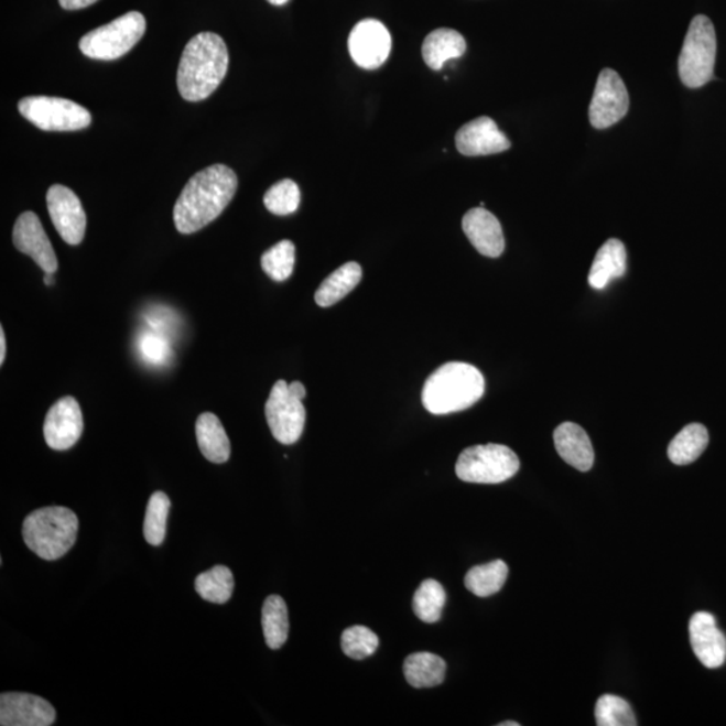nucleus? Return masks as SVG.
Returning <instances> with one entry per match:
<instances>
[{
    "label": "nucleus",
    "instance_id": "1",
    "mask_svg": "<svg viewBox=\"0 0 726 726\" xmlns=\"http://www.w3.org/2000/svg\"><path fill=\"white\" fill-rule=\"evenodd\" d=\"M239 186L234 170L224 164L206 167L186 183L174 206V224L192 235L215 221L227 209Z\"/></svg>",
    "mask_w": 726,
    "mask_h": 726
},
{
    "label": "nucleus",
    "instance_id": "2",
    "mask_svg": "<svg viewBox=\"0 0 726 726\" xmlns=\"http://www.w3.org/2000/svg\"><path fill=\"white\" fill-rule=\"evenodd\" d=\"M229 53L221 36L199 33L182 53L176 85L183 99L203 101L221 85L227 76Z\"/></svg>",
    "mask_w": 726,
    "mask_h": 726
},
{
    "label": "nucleus",
    "instance_id": "3",
    "mask_svg": "<svg viewBox=\"0 0 726 726\" xmlns=\"http://www.w3.org/2000/svg\"><path fill=\"white\" fill-rule=\"evenodd\" d=\"M485 378L475 366L444 364L425 381L421 400L432 414L466 411L484 398Z\"/></svg>",
    "mask_w": 726,
    "mask_h": 726
},
{
    "label": "nucleus",
    "instance_id": "4",
    "mask_svg": "<svg viewBox=\"0 0 726 726\" xmlns=\"http://www.w3.org/2000/svg\"><path fill=\"white\" fill-rule=\"evenodd\" d=\"M78 518L63 506H48L32 512L23 522V541L36 556L54 561L76 544Z\"/></svg>",
    "mask_w": 726,
    "mask_h": 726
},
{
    "label": "nucleus",
    "instance_id": "5",
    "mask_svg": "<svg viewBox=\"0 0 726 726\" xmlns=\"http://www.w3.org/2000/svg\"><path fill=\"white\" fill-rule=\"evenodd\" d=\"M716 53V30L712 21L705 15L694 17L679 61L680 77L687 88H701L712 80Z\"/></svg>",
    "mask_w": 726,
    "mask_h": 726
},
{
    "label": "nucleus",
    "instance_id": "6",
    "mask_svg": "<svg viewBox=\"0 0 726 726\" xmlns=\"http://www.w3.org/2000/svg\"><path fill=\"white\" fill-rule=\"evenodd\" d=\"M520 469L514 451L502 444L474 445L456 462L457 478L468 484L497 485L509 480Z\"/></svg>",
    "mask_w": 726,
    "mask_h": 726
},
{
    "label": "nucleus",
    "instance_id": "7",
    "mask_svg": "<svg viewBox=\"0 0 726 726\" xmlns=\"http://www.w3.org/2000/svg\"><path fill=\"white\" fill-rule=\"evenodd\" d=\"M145 24V18L140 12H127L118 20L85 34L80 41L82 52L91 59L112 61L123 57L143 39Z\"/></svg>",
    "mask_w": 726,
    "mask_h": 726
},
{
    "label": "nucleus",
    "instance_id": "8",
    "mask_svg": "<svg viewBox=\"0 0 726 726\" xmlns=\"http://www.w3.org/2000/svg\"><path fill=\"white\" fill-rule=\"evenodd\" d=\"M18 109L24 119L42 131H80L91 123L87 108L63 97H24Z\"/></svg>",
    "mask_w": 726,
    "mask_h": 726
},
{
    "label": "nucleus",
    "instance_id": "9",
    "mask_svg": "<svg viewBox=\"0 0 726 726\" xmlns=\"http://www.w3.org/2000/svg\"><path fill=\"white\" fill-rule=\"evenodd\" d=\"M267 423L279 443L290 445L301 438L306 425V408L303 399L292 392L283 380L274 383L266 404Z\"/></svg>",
    "mask_w": 726,
    "mask_h": 726
},
{
    "label": "nucleus",
    "instance_id": "10",
    "mask_svg": "<svg viewBox=\"0 0 726 726\" xmlns=\"http://www.w3.org/2000/svg\"><path fill=\"white\" fill-rule=\"evenodd\" d=\"M630 108V97L621 77L613 69L600 72L589 106V121L597 130L618 123Z\"/></svg>",
    "mask_w": 726,
    "mask_h": 726
},
{
    "label": "nucleus",
    "instance_id": "11",
    "mask_svg": "<svg viewBox=\"0 0 726 726\" xmlns=\"http://www.w3.org/2000/svg\"><path fill=\"white\" fill-rule=\"evenodd\" d=\"M46 201L48 216L58 235L69 246H78L84 240L87 229V215L80 198L68 187L53 185L47 191Z\"/></svg>",
    "mask_w": 726,
    "mask_h": 726
},
{
    "label": "nucleus",
    "instance_id": "12",
    "mask_svg": "<svg viewBox=\"0 0 726 726\" xmlns=\"http://www.w3.org/2000/svg\"><path fill=\"white\" fill-rule=\"evenodd\" d=\"M392 51V36L386 24L377 20L358 22L349 36V52L359 68L373 71L387 63Z\"/></svg>",
    "mask_w": 726,
    "mask_h": 726
},
{
    "label": "nucleus",
    "instance_id": "13",
    "mask_svg": "<svg viewBox=\"0 0 726 726\" xmlns=\"http://www.w3.org/2000/svg\"><path fill=\"white\" fill-rule=\"evenodd\" d=\"M83 431L82 408L72 395H66L48 409L44 424V436L46 444L52 449L66 451L72 448L80 441Z\"/></svg>",
    "mask_w": 726,
    "mask_h": 726
},
{
    "label": "nucleus",
    "instance_id": "14",
    "mask_svg": "<svg viewBox=\"0 0 726 726\" xmlns=\"http://www.w3.org/2000/svg\"><path fill=\"white\" fill-rule=\"evenodd\" d=\"M12 241L20 252L30 256L45 273H54L58 270L56 252L35 213L24 212L18 217L12 231Z\"/></svg>",
    "mask_w": 726,
    "mask_h": 726
},
{
    "label": "nucleus",
    "instance_id": "15",
    "mask_svg": "<svg viewBox=\"0 0 726 726\" xmlns=\"http://www.w3.org/2000/svg\"><path fill=\"white\" fill-rule=\"evenodd\" d=\"M56 719V709L48 701L28 693L0 695V725L48 726Z\"/></svg>",
    "mask_w": 726,
    "mask_h": 726
},
{
    "label": "nucleus",
    "instance_id": "16",
    "mask_svg": "<svg viewBox=\"0 0 726 726\" xmlns=\"http://www.w3.org/2000/svg\"><path fill=\"white\" fill-rule=\"evenodd\" d=\"M456 149L466 156L499 154L511 148L510 140L487 116L469 121L456 133Z\"/></svg>",
    "mask_w": 726,
    "mask_h": 726
},
{
    "label": "nucleus",
    "instance_id": "17",
    "mask_svg": "<svg viewBox=\"0 0 726 726\" xmlns=\"http://www.w3.org/2000/svg\"><path fill=\"white\" fill-rule=\"evenodd\" d=\"M691 643L695 657L705 668H722L726 661V638L718 630L715 616L709 613H697L693 615L691 625Z\"/></svg>",
    "mask_w": 726,
    "mask_h": 726
},
{
    "label": "nucleus",
    "instance_id": "18",
    "mask_svg": "<svg viewBox=\"0 0 726 726\" xmlns=\"http://www.w3.org/2000/svg\"><path fill=\"white\" fill-rule=\"evenodd\" d=\"M463 230L475 249L486 258H499L505 250V237L498 218L485 207H475L463 217Z\"/></svg>",
    "mask_w": 726,
    "mask_h": 726
},
{
    "label": "nucleus",
    "instance_id": "19",
    "mask_svg": "<svg viewBox=\"0 0 726 726\" xmlns=\"http://www.w3.org/2000/svg\"><path fill=\"white\" fill-rule=\"evenodd\" d=\"M554 445L567 465L587 473L594 466L595 453L590 438L582 426L564 423L554 431Z\"/></svg>",
    "mask_w": 726,
    "mask_h": 726
},
{
    "label": "nucleus",
    "instance_id": "20",
    "mask_svg": "<svg viewBox=\"0 0 726 726\" xmlns=\"http://www.w3.org/2000/svg\"><path fill=\"white\" fill-rule=\"evenodd\" d=\"M627 270L625 243L618 239L608 240L597 250L589 272V284L595 290L606 289L609 282L624 277Z\"/></svg>",
    "mask_w": 726,
    "mask_h": 726
},
{
    "label": "nucleus",
    "instance_id": "21",
    "mask_svg": "<svg viewBox=\"0 0 726 726\" xmlns=\"http://www.w3.org/2000/svg\"><path fill=\"white\" fill-rule=\"evenodd\" d=\"M467 44L463 35L453 29H437L426 35L423 44V58L432 71H441L447 61L460 58Z\"/></svg>",
    "mask_w": 726,
    "mask_h": 726
},
{
    "label": "nucleus",
    "instance_id": "22",
    "mask_svg": "<svg viewBox=\"0 0 726 726\" xmlns=\"http://www.w3.org/2000/svg\"><path fill=\"white\" fill-rule=\"evenodd\" d=\"M201 453L207 460L221 465L230 457V442L221 421L213 413H203L195 424Z\"/></svg>",
    "mask_w": 726,
    "mask_h": 726
},
{
    "label": "nucleus",
    "instance_id": "23",
    "mask_svg": "<svg viewBox=\"0 0 726 726\" xmlns=\"http://www.w3.org/2000/svg\"><path fill=\"white\" fill-rule=\"evenodd\" d=\"M362 268L356 261L346 262L329 274L316 291L315 302L321 307H332L356 289L361 282Z\"/></svg>",
    "mask_w": 726,
    "mask_h": 726
},
{
    "label": "nucleus",
    "instance_id": "24",
    "mask_svg": "<svg viewBox=\"0 0 726 726\" xmlns=\"http://www.w3.org/2000/svg\"><path fill=\"white\" fill-rule=\"evenodd\" d=\"M447 664L444 659L431 652H416L404 662V675L409 685L416 689L435 687L445 679Z\"/></svg>",
    "mask_w": 726,
    "mask_h": 726
},
{
    "label": "nucleus",
    "instance_id": "25",
    "mask_svg": "<svg viewBox=\"0 0 726 726\" xmlns=\"http://www.w3.org/2000/svg\"><path fill=\"white\" fill-rule=\"evenodd\" d=\"M709 444V433L703 424H689L683 429L668 449L669 459L676 466H686L698 459Z\"/></svg>",
    "mask_w": 726,
    "mask_h": 726
},
{
    "label": "nucleus",
    "instance_id": "26",
    "mask_svg": "<svg viewBox=\"0 0 726 726\" xmlns=\"http://www.w3.org/2000/svg\"><path fill=\"white\" fill-rule=\"evenodd\" d=\"M262 632L267 646L272 650H279L289 639L290 620L289 608L283 597L272 595L267 597L261 614Z\"/></svg>",
    "mask_w": 726,
    "mask_h": 726
},
{
    "label": "nucleus",
    "instance_id": "27",
    "mask_svg": "<svg viewBox=\"0 0 726 726\" xmlns=\"http://www.w3.org/2000/svg\"><path fill=\"white\" fill-rule=\"evenodd\" d=\"M508 575L509 567L502 560L474 566L467 572L466 588L479 597L496 595L497 592L503 588Z\"/></svg>",
    "mask_w": 726,
    "mask_h": 726
},
{
    "label": "nucleus",
    "instance_id": "28",
    "mask_svg": "<svg viewBox=\"0 0 726 726\" xmlns=\"http://www.w3.org/2000/svg\"><path fill=\"white\" fill-rule=\"evenodd\" d=\"M235 589L234 573L229 567L217 565L201 573L195 578V590L204 600L215 604H225L230 600Z\"/></svg>",
    "mask_w": 726,
    "mask_h": 726
},
{
    "label": "nucleus",
    "instance_id": "29",
    "mask_svg": "<svg viewBox=\"0 0 726 726\" xmlns=\"http://www.w3.org/2000/svg\"><path fill=\"white\" fill-rule=\"evenodd\" d=\"M447 603V594L436 579H424L413 596V611L425 624H436L441 620Z\"/></svg>",
    "mask_w": 726,
    "mask_h": 726
},
{
    "label": "nucleus",
    "instance_id": "30",
    "mask_svg": "<svg viewBox=\"0 0 726 726\" xmlns=\"http://www.w3.org/2000/svg\"><path fill=\"white\" fill-rule=\"evenodd\" d=\"M170 506L169 497L162 491L152 494L149 500L143 533L145 541L152 546L163 544L164 537H166Z\"/></svg>",
    "mask_w": 726,
    "mask_h": 726
},
{
    "label": "nucleus",
    "instance_id": "31",
    "mask_svg": "<svg viewBox=\"0 0 726 726\" xmlns=\"http://www.w3.org/2000/svg\"><path fill=\"white\" fill-rule=\"evenodd\" d=\"M295 259L296 249L294 242L283 240L268 249L261 256V267L274 282H284L294 272Z\"/></svg>",
    "mask_w": 726,
    "mask_h": 726
},
{
    "label": "nucleus",
    "instance_id": "32",
    "mask_svg": "<svg viewBox=\"0 0 726 726\" xmlns=\"http://www.w3.org/2000/svg\"><path fill=\"white\" fill-rule=\"evenodd\" d=\"M596 724L599 726H637V718L626 700L613 694L602 695L597 701Z\"/></svg>",
    "mask_w": 726,
    "mask_h": 726
},
{
    "label": "nucleus",
    "instance_id": "33",
    "mask_svg": "<svg viewBox=\"0 0 726 726\" xmlns=\"http://www.w3.org/2000/svg\"><path fill=\"white\" fill-rule=\"evenodd\" d=\"M264 205L273 215H292L301 205V191L294 181H280L264 195Z\"/></svg>",
    "mask_w": 726,
    "mask_h": 726
},
{
    "label": "nucleus",
    "instance_id": "34",
    "mask_svg": "<svg viewBox=\"0 0 726 726\" xmlns=\"http://www.w3.org/2000/svg\"><path fill=\"white\" fill-rule=\"evenodd\" d=\"M378 643L376 633L365 626H353L342 633V650L357 661L373 655Z\"/></svg>",
    "mask_w": 726,
    "mask_h": 726
},
{
    "label": "nucleus",
    "instance_id": "35",
    "mask_svg": "<svg viewBox=\"0 0 726 726\" xmlns=\"http://www.w3.org/2000/svg\"><path fill=\"white\" fill-rule=\"evenodd\" d=\"M140 353L151 364H164L170 356V347L160 335L145 333L139 340Z\"/></svg>",
    "mask_w": 726,
    "mask_h": 726
},
{
    "label": "nucleus",
    "instance_id": "36",
    "mask_svg": "<svg viewBox=\"0 0 726 726\" xmlns=\"http://www.w3.org/2000/svg\"><path fill=\"white\" fill-rule=\"evenodd\" d=\"M96 2L97 0H59L61 8L65 10H82Z\"/></svg>",
    "mask_w": 726,
    "mask_h": 726
},
{
    "label": "nucleus",
    "instance_id": "37",
    "mask_svg": "<svg viewBox=\"0 0 726 726\" xmlns=\"http://www.w3.org/2000/svg\"><path fill=\"white\" fill-rule=\"evenodd\" d=\"M6 349H8V346H6L4 329L3 327H0V365H3L4 362Z\"/></svg>",
    "mask_w": 726,
    "mask_h": 726
},
{
    "label": "nucleus",
    "instance_id": "38",
    "mask_svg": "<svg viewBox=\"0 0 726 726\" xmlns=\"http://www.w3.org/2000/svg\"><path fill=\"white\" fill-rule=\"evenodd\" d=\"M44 282L46 285H53L56 280H54L53 273H46Z\"/></svg>",
    "mask_w": 726,
    "mask_h": 726
},
{
    "label": "nucleus",
    "instance_id": "39",
    "mask_svg": "<svg viewBox=\"0 0 726 726\" xmlns=\"http://www.w3.org/2000/svg\"><path fill=\"white\" fill-rule=\"evenodd\" d=\"M268 2H270L273 6H283L286 2H289V0H268Z\"/></svg>",
    "mask_w": 726,
    "mask_h": 726
},
{
    "label": "nucleus",
    "instance_id": "40",
    "mask_svg": "<svg viewBox=\"0 0 726 726\" xmlns=\"http://www.w3.org/2000/svg\"><path fill=\"white\" fill-rule=\"evenodd\" d=\"M499 726H520V724L516 722H505L502 724H499Z\"/></svg>",
    "mask_w": 726,
    "mask_h": 726
}]
</instances>
